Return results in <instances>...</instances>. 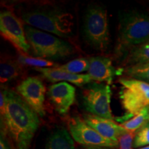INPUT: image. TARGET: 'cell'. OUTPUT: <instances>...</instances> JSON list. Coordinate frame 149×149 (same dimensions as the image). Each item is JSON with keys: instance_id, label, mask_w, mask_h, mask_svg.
I'll list each match as a JSON object with an SVG mask.
<instances>
[{"instance_id": "1", "label": "cell", "mask_w": 149, "mask_h": 149, "mask_svg": "<svg viewBox=\"0 0 149 149\" xmlns=\"http://www.w3.org/2000/svg\"><path fill=\"white\" fill-rule=\"evenodd\" d=\"M6 106L1 113V133L11 149H29L40 125L39 115L17 93L3 90Z\"/></svg>"}, {"instance_id": "12", "label": "cell", "mask_w": 149, "mask_h": 149, "mask_svg": "<svg viewBox=\"0 0 149 149\" xmlns=\"http://www.w3.org/2000/svg\"><path fill=\"white\" fill-rule=\"evenodd\" d=\"M83 120L105 138L116 142H118L121 136L127 133L122 126L117 124L112 120L103 118L90 113L84 114Z\"/></svg>"}, {"instance_id": "14", "label": "cell", "mask_w": 149, "mask_h": 149, "mask_svg": "<svg viewBox=\"0 0 149 149\" xmlns=\"http://www.w3.org/2000/svg\"><path fill=\"white\" fill-rule=\"evenodd\" d=\"M35 70L51 82L71 83L77 86H82L91 83L92 79L88 74H72L56 68H34Z\"/></svg>"}, {"instance_id": "19", "label": "cell", "mask_w": 149, "mask_h": 149, "mask_svg": "<svg viewBox=\"0 0 149 149\" xmlns=\"http://www.w3.org/2000/svg\"><path fill=\"white\" fill-rule=\"evenodd\" d=\"M57 69L72 74H80L87 71L89 68V60L86 58H77L68 61L66 64L56 66Z\"/></svg>"}, {"instance_id": "8", "label": "cell", "mask_w": 149, "mask_h": 149, "mask_svg": "<svg viewBox=\"0 0 149 149\" xmlns=\"http://www.w3.org/2000/svg\"><path fill=\"white\" fill-rule=\"evenodd\" d=\"M68 128L72 139L85 147L114 148L119 145V142L100 135L80 117H71L68 121Z\"/></svg>"}, {"instance_id": "2", "label": "cell", "mask_w": 149, "mask_h": 149, "mask_svg": "<svg viewBox=\"0 0 149 149\" xmlns=\"http://www.w3.org/2000/svg\"><path fill=\"white\" fill-rule=\"evenodd\" d=\"M22 21L26 25L60 37H69L72 33L73 16L54 6H41L22 12Z\"/></svg>"}, {"instance_id": "18", "label": "cell", "mask_w": 149, "mask_h": 149, "mask_svg": "<svg viewBox=\"0 0 149 149\" xmlns=\"http://www.w3.org/2000/svg\"><path fill=\"white\" fill-rule=\"evenodd\" d=\"M123 72L128 78L149 84V62L125 67Z\"/></svg>"}, {"instance_id": "26", "label": "cell", "mask_w": 149, "mask_h": 149, "mask_svg": "<svg viewBox=\"0 0 149 149\" xmlns=\"http://www.w3.org/2000/svg\"><path fill=\"white\" fill-rule=\"evenodd\" d=\"M145 110H146V115L147 117V120H148V121L149 122V107H147Z\"/></svg>"}, {"instance_id": "7", "label": "cell", "mask_w": 149, "mask_h": 149, "mask_svg": "<svg viewBox=\"0 0 149 149\" xmlns=\"http://www.w3.org/2000/svg\"><path fill=\"white\" fill-rule=\"evenodd\" d=\"M81 92L83 105L90 114L114 120L111 109V90L109 84L93 82L85 85Z\"/></svg>"}, {"instance_id": "22", "label": "cell", "mask_w": 149, "mask_h": 149, "mask_svg": "<svg viewBox=\"0 0 149 149\" xmlns=\"http://www.w3.org/2000/svg\"><path fill=\"white\" fill-rule=\"evenodd\" d=\"M133 146L135 148L149 146V122L136 132Z\"/></svg>"}, {"instance_id": "25", "label": "cell", "mask_w": 149, "mask_h": 149, "mask_svg": "<svg viewBox=\"0 0 149 149\" xmlns=\"http://www.w3.org/2000/svg\"><path fill=\"white\" fill-rule=\"evenodd\" d=\"M82 149H113L112 148L108 147H85Z\"/></svg>"}, {"instance_id": "21", "label": "cell", "mask_w": 149, "mask_h": 149, "mask_svg": "<svg viewBox=\"0 0 149 149\" xmlns=\"http://www.w3.org/2000/svg\"><path fill=\"white\" fill-rule=\"evenodd\" d=\"M17 60L22 66H33L34 68H51L56 66L55 63L47 59H44L38 57H29L26 55H20L18 57Z\"/></svg>"}, {"instance_id": "4", "label": "cell", "mask_w": 149, "mask_h": 149, "mask_svg": "<svg viewBox=\"0 0 149 149\" xmlns=\"http://www.w3.org/2000/svg\"><path fill=\"white\" fill-rule=\"evenodd\" d=\"M26 37L33 55L44 59H64L74 53L73 47L59 37L30 26H24Z\"/></svg>"}, {"instance_id": "11", "label": "cell", "mask_w": 149, "mask_h": 149, "mask_svg": "<svg viewBox=\"0 0 149 149\" xmlns=\"http://www.w3.org/2000/svg\"><path fill=\"white\" fill-rule=\"evenodd\" d=\"M75 88L67 82H59L48 88V96L60 115H66L75 100Z\"/></svg>"}, {"instance_id": "9", "label": "cell", "mask_w": 149, "mask_h": 149, "mask_svg": "<svg viewBox=\"0 0 149 149\" xmlns=\"http://www.w3.org/2000/svg\"><path fill=\"white\" fill-rule=\"evenodd\" d=\"M0 32L19 51L28 53L30 47L22 22L10 10H4L0 13Z\"/></svg>"}, {"instance_id": "24", "label": "cell", "mask_w": 149, "mask_h": 149, "mask_svg": "<svg viewBox=\"0 0 149 149\" xmlns=\"http://www.w3.org/2000/svg\"><path fill=\"white\" fill-rule=\"evenodd\" d=\"M0 149H11L8 141L2 133H1L0 136Z\"/></svg>"}, {"instance_id": "10", "label": "cell", "mask_w": 149, "mask_h": 149, "mask_svg": "<svg viewBox=\"0 0 149 149\" xmlns=\"http://www.w3.org/2000/svg\"><path fill=\"white\" fill-rule=\"evenodd\" d=\"M17 93L39 116L45 115L44 102L46 89L40 78L27 77L17 86Z\"/></svg>"}, {"instance_id": "20", "label": "cell", "mask_w": 149, "mask_h": 149, "mask_svg": "<svg viewBox=\"0 0 149 149\" xmlns=\"http://www.w3.org/2000/svg\"><path fill=\"white\" fill-rule=\"evenodd\" d=\"M145 109L143 110L139 114L133 117V118L130 119L126 122H123L120 125L128 133H135L139 128H141L146 122H148L147 120Z\"/></svg>"}, {"instance_id": "15", "label": "cell", "mask_w": 149, "mask_h": 149, "mask_svg": "<svg viewBox=\"0 0 149 149\" xmlns=\"http://www.w3.org/2000/svg\"><path fill=\"white\" fill-rule=\"evenodd\" d=\"M44 149H74L73 139L66 128L58 126L48 136Z\"/></svg>"}, {"instance_id": "6", "label": "cell", "mask_w": 149, "mask_h": 149, "mask_svg": "<svg viewBox=\"0 0 149 149\" xmlns=\"http://www.w3.org/2000/svg\"><path fill=\"white\" fill-rule=\"evenodd\" d=\"M119 82L120 99L126 113L116 120L122 124L149 107V84L128 77L120 78Z\"/></svg>"}, {"instance_id": "17", "label": "cell", "mask_w": 149, "mask_h": 149, "mask_svg": "<svg viewBox=\"0 0 149 149\" xmlns=\"http://www.w3.org/2000/svg\"><path fill=\"white\" fill-rule=\"evenodd\" d=\"M149 62V40L130 50L124 55L123 65L126 67Z\"/></svg>"}, {"instance_id": "13", "label": "cell", "mask_w": 149, "mask_h": 149, "mask_svg": "<svg viewBox=\"0 0 149 149\" xmlns=\"http://www.w3.org/2000/svg\"><path fill=\"white\" fill-rule=\"evenodd\" d=\"M88 74L92 81L111 84L115 74V69L111 59L102 56H95L88 58Z\"/></svg>"}, {"instance_id": "16", "label": "cell", "mask_w": 149, "mask_h": 149, "mask_svg": "<svg viewBox=\"0 0 149 149\" xmlns=\"http://www.w3.org/2000/svg\"><path fill=\"white\" fill-rule=\"evenodd\" d=\"M23 72V66L17 59L12 58L1 59L0 64L1 84L10 83L18 78Z\"/></svg>"}, {"instance_id": "5", "label": "cell", "mask_w": 149, "mask_h": 149, "mask_svg": "<svg viewBox=\"0 0 149 149\" xmlns=\"http://www.w3.org/2000/svg\"><path fill=\"white\" fill-rule=\"evenodd\" d=\"M83 32L91 47L101 52L107 51L111 38L107 9L100 5L89 6L84 18Z\"/></svg>"}, {"instance_id": "3", "label": "cell", "mask_w": 149, "mask_h": 149, "mask_svg": "<svg viewBox=\"0 0 149 149\" xmlns=\"http://www.w3.org/2000/svg\"><path fill=\"white\" fill-rule=\"evenodd\" d=\"M149 40V13L133 10L121 16L115 55H125L130 50Z\"/></svg>"}, {"instance_id": "27", "label": "cell", "mask_w": 149, "mask_h": 149, "mask_svg": "<svg viewBox=\"0 0 149 149\" xmlns=\"http://www.w3.org/2000/svg\"><path fill=\"white\" fill-rule=\"evenodd\" d=\"M136 149H149V146H144V147H141V148H136Z\"/></svg>"}, {"instance_id": "23", "label": "cell", "mask_w": 149, "mask_h": 149, "mask_svg": "<svg viewBox=\"0 0 149 149\" xmlns=\"http://www.w3.org/2000/svg\"><path fill=\"white\" fill-rule=\"evenodd\" d=\"M133 133H127L121 136L119 139V146L120 149H132L133 148V139L135 137Z\"/></svg>"}]
</instances>
